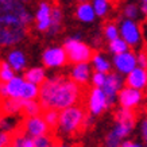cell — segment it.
I'll use <instances>...</instances> for the list:
<instances>
[{"mask_svg": "<svg viewBox=\"0 0 147 147\" xmlns=\"http://www.w3.org/2000/svg\"><path fill=\"white\" fill-rule=\"evenodd\" d=\"M80 84L63 76H53L40 84L39 102L42 108L49 109H65L76 105L81 98Z\"/></svg>", "mask_w": 147, "mask_h": 147, "instance_id": "cell-1", "label": "cell"}, {"mask_svg": "<svg viewBox=\"0 0 147 147\" xmlns=\"http://www.w3.org/2000/svg\"><path fill=\"white\" fill-rule=\"evenodd\" d=\"M32 20V15L22 0H0V24L1 27L26 28Z\"/></svg>", "mask_w": 147, "mask_h": 147, "instance_id": "cell-2", "label": "cell"}, {"mask_svg": "<svg viewBox=\"0 0 147 147\" xmlns=\"http://www.w3.org/2000/svg\"><path fill=\"white\" fill-rule=\"evenodd\" d=\"M135 127V115L134 111L129 108H123L116 112V123L113 128L105 138V146L108 147H119L121 142L127 138Z\"/></svg>", "mask_w": 147, "mask_h": 147, "instance_id": "cell-3", "label": "cell"}, {"mask_svg": "<svg viewBox=\"0 0 147 147\" xmlns=\"http://www.w3.org/2000/svg\"><path fill=\"white\" fill-rule=\"evenodd\" d=\"M85 111L82 107L71 105L65 109L59 111V120H58V127L59 132L65 135H71L77 132L82 127L85 119Z\"/></svg>", "mask_w": 147, "mask_h": 147, "instance_id": "cell-4", "label": "cell"}, {"mask_svg": "<svg viewBox=\"0 0 147 147\" xmlns=\"http://www.w3.org/2000/svg\"><path fill=\"white\" fill-rule=\"evenodd\" d=\"M65 50L67 53V58L69 62L71 63H80V62H89L92 61L93 57V51L89 46L84 43L81 39H76V38H69L65 40L63 45Z\"/></svg>", "mask_w": 147, "mask_h": 147, "instance_id": "cell-5", "label": "cell"}, {"mask_svg": "<svg viewBox=\"0 0 147 147\" xmlns=\"http://www.w3.org/2000/svg\"><path fill=\"white\" fill-rule=\"evenodd\" d=\"M120 36L128 43L131 47H138L142 42V32H140V27L135 19L125 18L120 22Z\"/></svg>", "mask_w": 147, "mask_h": 147, "instance_id": "cell-6", "label": "cell"}, {"mask_svg": "<svg viewBox=\"0 0 147 147\" xmlns=\"http://www.w3.org/2000/svg\"><path fill=\"white\" fill-rule=\"evenodd\" d=\"M69 61L67 58V53L65 47L61 46H53L46 49L42 54V62L46 67L49 69H54V67H62L66 65Z\"/></svg>", "mask_w": 147, "mask_h": 147, "instance_id": "cell-7", "label": "cell"}, {"mask_svg": "<svg viewBox=\"0 0 147 147\" xmlns=\"http://www.w3.org/2000/svg\"><path fill=\"white\" fill-rule=\"evenodd\" d=\"M50 131L49 124L46 123L45 117H40V116H27V119L22 123V129L19 132L36 138L40 135H47Z\"/></svg>", "mask_w": 147, "mask_h": 147, "instance_id": "cell-8", "label": "cell"}, {"mask_svg": "<svg viewBox=\"0 0 147 147\" xmlns=\"http://www.w3.org/2000/svg\"><path fill=\"white\" fill-rule=\"evenodd\" d=\"M109 105L107 98V94L102 90V88L93 86L89 92V97H88V109H89L92 116H98L100 113L105 111Z\"/></svg>", "mask_w": 147, "mask_h": 147, "instance_id": "cell-9", "label": "cell"}, {"mask_svg": "<svg viewBox=\"0 0 147 147\" xmlns=\"http://www.w3.org/2000/svg\"><path fill=\"white\" fill-rule=\"evenodd\" d=\"M121 88H123V77L120 76V73L119 71L117 73H108L105 84L102 85V90L107 94L109 105H113Z\"/></svg>", "mask_w": 147, "mask_h": 147, "instance_id": "cell-10", "label": "cell"}, {"mask_svg": "<svg viewBox=\"0 0 147 147\" xmlns=\"http://www.w3.org/2000/svg\"><path fill=\"white\" fill-rule=\"evenodd\" d=\"M51 13H53V8L49 1H46V0L40 1L35 11V27L38 31H49L50 24H51Z\"/></svg>", "mask_w": 147, "mask_h": 147, "instance_id": "cell-11", "label": "cell"}, {"mask_svg": "<svg viewBox=\"0 0 147 147\" xmlns=\"http://www.w3.org/2000/svg\"><path fill=\"white\" fill-rule=\"evenodd\" d=\"M113 66L120 74H128L138 66V57L129 50L121 54H116L113 55Z\"/></svg>", "mask_w": 147, "mask_h": 147, "instance_id": "cell-12", "label": "cell"}, {"mask_svg": "<svg viewBox=\"0 0 147 147\" xmlns=\"http://www.w3.org/2000/svg\"><path fill=\"white\" fill-rule=\"evenodd\" d=\"M26 35V28L19 27H1L0 30V45L3 47H9L20 43Z\"/></svg>", "mask_w": 147, "mask_h": 147, "instance_id": "cell-13", "label": "cell"}, {"mask_svg": "<svg viewBox=\"0 0 147 147\" xmlns=\"http://www.w3.org/2000/svg\"><path fill=\"white\" fill-rule=\"evenodd\" d=\"M117 100L120 102V105L123 108H129V109H134L140 104L142 101V90L135 89L132 86H125L121 88L117 96Z\"/></svg>", "mask_w": 147, "mask_h": 147, "instance_id": "cell-14", "label": "cell"}, {"mask_svg": "<svg viewBox=\"0 0 147 147\" xmlns=\"http://www.w3.org/2000/svg\"><path fill=\"white\" fill-rule=\"evenodd\" d=\"M26 78L24 77L15 76L12 80L3 82L0 86V93L3 97H12V98H20L22 97V90L24 86Z\"/></svg>", "mask_w": 147, "mask_h": 147, "instance_id": "cell-15", "label": "cell"}, {"mask_svg": "<svg viewBox=\"0 0 147 147\" xmlns=\"http://www.w3.org/2000/svg\"><path fill=\"white\" fill-rule=\"evenodd\" d=\"M125 84L135 89L143 90L147 88V69L142 66H136L131 70L125 77Z\"/></svg>", "mask_w": 147, "mask_h": 147, "instance_id": "cell-16", "label": "cell"}, {"mask_svg": "<svg viewBox=\"0 0 147 147\" xmlns=\"http://www.w3.org/2000/svg\"><path fill=\"white\" fill-rule=\"evenodd\" d=\"M70 78L76 81L77 84H86L89 78H92V73H90V66L88 62H80L74 63V66L70 71Z\"/></svg>", "mask_w": 147, "mask_h": 147, "instance_id": "cell-17", "label": "cell"}, {"mask_svg": "<svg viewBox=\"0 0 147 147\" xmlns=\"http://www.w3.org/2000/svg\"><path fill=\"white\" fill-rule=\"evenodd\" d=\"M76 16L82 23H92L96 19V11L93 8V4L89 1H81L78 3L76 8Z\"/></svg>", "mask_w": 147, "mask_h": 147, "instance_id": "cell-18", "label": "cell"}, {"mask_svg": "<svg viewBox=\"0 0 147 147\" xmlns=\"http://www.w3.org/2000/svg\"><path fill=\"white\" fill-rule=\"evenodd\" d=\"M7 61H8V63L13 67L15 71H22L27 65V59H26L24 53L20 51V50H16V49L11 50V51L7 54Z\"/></svg>", "mask_w": 147, "mask_h": 147, "instance_id": "cell-19", "label": "cell"}, {"mask_svg": "<svg viewBox=\"0 0 147 147\" xmlns=\"http://www.w3.org/2000/svg\"><path fill=\"white\" fill-rule=\"evenodd\" d=\"M3 112L5 115H16L19 112H23V98H12L5 97V100L1 104Z\"/></svg>", "mask_w": 147, "mask_h": 147, "instance_id": "cell-20", "label": "cell"}, {"mask_svg": "<svg viewBox=\"0 0 147 147\" xmlns=\"http://www.w3.org/2000/svg\"><path fill=\"white\" fill-rule=\"evenodd\" d=\"M24 78L26 81H30V82H34V84L40 85L43 81L46 80V73L43 67H31L24 73Z\"/></svg>", "mask_w": 147, "mask_h": 147, "instance_id": "cell-21", "label": "cell"}, {"mask_svg": "<svg viewBox=\"0 0 147 147\" xmlns=\"http://www.w3.org/2000/svg\"><path fill=\"white\" fill-rule=\"evenodd\" d=\"M92 66L94 70L102 71V73H109L111 71V62L102 54L96 53L92 57Z\"/></svg>", "mask_w": 147, "mask_h": 147, "instance_id": "cell-22", "label": "cell"}, {"mask_svg": "<svg viewBox=\"0 0 147 147\" xmlns=\"http://www.w3.org/2000/svg\"><path fill=\"white\" fill-rule=\"evenodd\" d=\"M39 90L40 86H38V84L26 81L24 86H23L22 97L20 98H23V100H35L36 97H39Z\"/></svg>", "mask_w": 147, "mask_h": 147, "instance_id": "cell-23", "label": "cell"}, {"mask_svg": "<svg viewBox=\"0 0 147 147\" xmlns=\"http://www.w3.org/2000/svg\"><path fill=\"white\" fill-rule=\"evenodd\" d=\"M61 26H62V12L58 7H54L53 13H51V24H50V28L47 32L50 35H55L59 32Z\"/></svg>", "mask_w": 147, "mask_h": 147, "instance_id": "cell-24", "label": "cell"}, {"mask_svg": "<svg viewBox=\"0 0 147 147\" xmlns=\"http://www.w3.org/2000/svg\"><path fill=\"white\" fill-rule=\"evenodd\" d=\"M108 47H109V51H111L113 55H116V54H121V53H124V51H128L131 46H129L121 36H117L115 39L109 40V46H108Z\"/></svg>", "mask_w": 147, "mask_h": 147, "instance_id": "cell-25", "label": "cell"}, {"mask_svg": "<svg viewBox=\"0 0 147 147\" xmlns=\"http://www.w3.org/2000/svg\"><path fill=\"white\" fill-rule=\"evenodd\" d=\"M11 146H15V147H35V139L32 138V136H28V135L23 134V132H18V135L12 138Z\"/></svg>", "mask_w": 147, "mask_h": 147, "instance_id": "cell-26", "label": "cell"}, {"mask_svg": "<svg viewBox=\"0 0 147 147\" xmlns=\"http://www.w3.org/2000/svg\"><path fill=\"white\" fill-rule=\"evenodd\" d=\"M40 102L35 101V100H23V112L27 116H36L40 112Z\"/></svg>", "mask_w": 147, "mask_h": 147, "instance_id": "cell-27", "label": "cell"}, {"mask_svg": "<svg viewBox=\"0 0 147 147\" xmlns=\"http://www.w3.org/2000/svg\"><path fill=\"white\" fill-rule=\"evenodd\" d=\"M92 4H93V8L96 11V15H97L98 18H102L109 11L111 1L109 0H92Z\"/></svg>", "mask_w": 147, "mask_h": 147, "instance_id": "cell-28", "label": "cell"}, {"mask_svg": "<svg viewBox=\"0 0 147 147\" xmlns=\"http://www.w3.org/2000/svg\"><path fill=\"white\" fill-rule=\"evenodd\" d=\"M43 117H45L46 123L49 124L50 129H55L58 127V120H59V112H58V109H54V108L46 109Z\"/></svg>", "mask_w": 147, "mask_h": 147, "instance_id": "cell-29", "label": "cell"}, {"mask_svg": "<svg viewBox=\"0 0 147 147\" xmlns=\"http://www.w3.org/2000/svg\"><path fill=\"white\" fill-rule=\"evenodd\" d=\"M15 77V70L13 67L8 63V61H3L1 65H0V78L3 82H7V81L12 80Z\"/></svg>", "mask_w": 147, "mask_h": 147, "instance_id": "cell-30", "label": "cell"}, {"mask_svg": "<svg viewBox=\"0 0 147 147\" xmlns=\"http://www.w3.org/2000/svg\"><path fill=\"white\" fill-rule=\"evenodd\" d=\"M104 36L108 40L115 39L117 36H120V30L117 28V26H116L115 23H107L104 26Z\"/></svg>", "mask_w": 147, "mask_h": 147, "instance_id": "cell-31", "label": "cell"}, {"mask_svg": "<svg viewBox=\"0 0 147 147\" xmlns=\"http://www.w3.org/2000/svg\"><path fill=\"white\" fill-rule=\"evenodd\" d=\"M108 73H102V71H94L92 74V84L93 86H98V88H102V85L105 84V80H107Z\"/></svg>", "mask_w": 147, "mask_h": 147, "instance_id": "cell-32", "label": "cell"}, {"mask_svg": "<svg viewBox=\"0 0 147 147\" xmlns=\"http://www.w3.org/2000/svg\"><path fill=\"white\" fill-rule=\"evenodd\" d=\"M124 15H125V18L138 19V16H139V8H138V5H135V4H127L124 7Z\"/></svg>", "mask_w": 147, "mask_h": 147, "instance_id": "cell-33", "label": "cell"}, {"mask_svg": "<svg viewBox=\"0 0 147 147\" xmlns=\"http://www.w3.org/2000/svg\"><path fill=\"white\" fill-rule=\"evenodd\" d=\"M34 139H35V147H50L54 144L53 139L49 138L47 135H40Z\"/></svg>", "mask_w": 147, "mask_h": 147, "instance_id": "cell-34", "label": "cell"}, {"mask_svg": "<svg viewBox=\"0 0 147 147\" xmlns=\"http://www.w3.org/2000/svg\"><path fill=\"white\" fill-rule=\"evenodd\" d=\"M11 142H12V139L9 136V134L7 132H1L0 134V146L1 147H5V146H11Z\"/></svg>", "mask_w": 147, "mask_h": 147, "instance_id": "cell-35", "label": "cell"}, {"mask_svg": "<svg viewBox=\"0 0 147 147\" xmlns=\"http://www.w3.org/2000/svg\"><path fill=\"white\" fill-rule=\"evenodd\" d=\"M136 57H138V66H142L147 69V54L140 51Z\"/></svg>", "mask_w": 147, "mask_h": 147, "instance_id": "cell-36", "label": "cell"}, {"mask_svg": "<svg viewBox=\"0 0 147 147\" xmlns=\"http://www.w3.org/2000/svg\"><path fill=\"white\" fill-rule=\"evenodd\" d=\"M140 135H142V139L144 140V143H147V119L142 121V125H140Z\"/></svg>", "mask_w": 147, "mask_h": 147, "instance_id": "cell-37", "label": "cell"}, {"mask_svg": "<svg viewBox=\"0 0 147 147\" xmlns=\"http://www.w3.org/2000/svg\"><path fill=\"white\" fill-rule=\"evenodd\" d=\"M12 121H13L12 119H8V117L3 119V120H1V128L3 129H9L11 127H12V124H11Z\"/></svg>", "mask_w": 147, "mask_h": 147, "instance_id": "cell-38", "label": "cell"}, {"mask_svg": "<svg viewBox=\"0 0 147 147\" xmlns=\"http://www.w3.org/2000/svg\"><path fill=\"white\" fill-rule=\"evenodd\" d=\"M142 144H139L136 142H132V140H123L121 142V147H140Z\"/></svg>", "mask_w": 147, "mask_h": 147, "instance_id": "cell-39", "label": "cell"}, {"mask_svg": "<svg viewBox=\"0 0 147 147\" xmlns=\"http://www.w3.org/2000/svg\"><path fill=\"white\" fill-rule=\"evenodd\" d=\"M89 125H92V117L86 115L84 119V123H82V127H84V128H88Z\"/></svg>", "mask_w": 147, "mask_h": 147, "instance_id": "cell-40", "label": "cell"}, {"mask_svg": "<svg viewBox=\"0 0 147 147\" xmlns=\"http://www.w3.org/2000/svg\"><path fill=\"white\" fill-rule=\"evenodd\" d=\"M140 9H142V12L144 13V16L147 18V1H142V7H140Z\"/></svg>", "mask_w": 147, "mask_h": 147, "instance_id": "cell-41", "label": "cell"}, {"mask_svg": "<svg viewBox=\"0 0 147 147\" xmlns=\"http://www.w3.org/2000/svg\"><path fill=\"white\" fill-rule=\"evenodd\" d=\"M78 3H81V1H88V0H77Z\"/></svg>", "mask_w": 147, "mask_h": 147, "instance_id": "cell-42", "label": "cell"}, {"mask_svg": "<svg viewBox=\"0 0 147 147\" xmlns=\"http://www.w3.org/2000/svg\"><path fill=\"white\" fill-rule=\"evenodd\" d=\"M140 1H147V0H140Z\"/></svg>", "mask_w": 147, "mask_h": 147, "instance_id": "cell-43", "label": "cell"}]
</instances>
